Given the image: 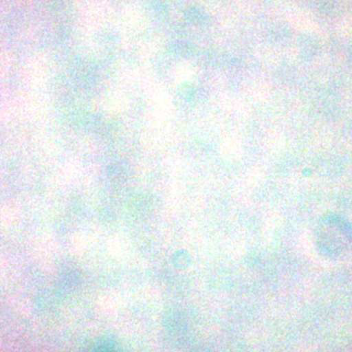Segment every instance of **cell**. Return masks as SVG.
Returning <instances> with one entry per match:
<instances>
[{
	"label": "cell",
	"instance_id": "obj_1",
	"mask_svg": "<svg viewBox=\"0 0 352 352\" xmlns=\"http://www.w3.org/2000/svg\"><path fill=\"white\" fill-rule=\"evenodd\" d=\"M92 352H117L113 344L109 342H104L95 347Z\"/></svg>",
	"mask_w": 352,
	"mask_h": 352
}]
</instances>
